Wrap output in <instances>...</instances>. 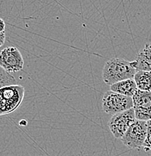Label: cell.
I'll use <instances>...</instances> for the list:
<instances>
[{"label":"cell","instance_id":"6da1fadb","mask_svg":"<svg viewBox=\"0 0 151 156\" xmlns=\"http://www.w3.org/2000/svg\"><path fill=\"white\" fill-rule=\"evenodd\" d=\"M136 71L131 62L120 58H112L104 66L102 79L107 85L111 86L123 80L134 78Z\"/></svg>","mask_w":151,"mask_h":156},{"label":"cell","instance_id":"7a4b0ae2","mask_svg":"<svg viewBox=\"0 0 151 156\" xmlns=\"http://www.w3.org/2000/svg\"><path fill=\"white\" fill-rule=\"evenodd\" d=\"M25 88L19 84L0 88V116L9 114L17 110L22 104Z\"/></svg>","mask_w":151,"mask_h":156},{"label":"cell","instance_id":"3957f363","mask_svg":"<svg viewBox=\"0 0 151 156\" xmlns=\"http://www.w3.org/2000/svg\"><path fill=\"white\" fill-rule=\"evenodd\" d=\"M102 110L105 113L114 115L132 108L134 105L131 97L110 90L104 94L102 99Z\"/></svg>","mask_w":151,"mask_h":156},{"label":"cell","instance_id":"277c9868","mask_svg":"<svg viewBox=\"0 0 151 156\" xmlns=\"http://www.w3.org/2000/svg\"><path fill=\"white\" fill-rule=\"evenodd\" d=\"M147 129V121L136 119L120 139L122 143L129 149H140L144 145Z\"/></svg>","mask_w":151,"mask_h":156},{"label":"cell","instance_id":"5b68a950","mask_svg":"<svg viewBox=\"0 0 151 156\" xmlns=\"http://www.w3.org/2000/svg\"><path fill=\"white\" fill-rule=\"evenodd\" d=\"M136 120L134 107L113 115L108 122L111 134L117 139L120 140L131 125Z\"/></svg>","mask_w":151,"mask_h":156},{"label":"cell","instance_id":"8992f818","mask_svg":"<svg viewBox=\"0 0 151 156\" xmlns=\"http://www.w3.org/2000/svg\"><path fill=\"white\" fill-rule=\"evenodd\" d=\"M0 66L9 73L23 70L24 60L20 51L15 47H7L0 52Z\"/></svg>","mask_w":151,"mask_h":156},{"label":"cell","instance_id":"52a82bcc","mask_svg":"<svg viewBox=\"0 0 151 156\" xmlns=\"http://www.w3.org/2000/svg\"><path fill=\"white\" fill-rule=\"evenodd\" d=\"M131 64L137 71H151V43L144 45V48L138 53L135 60L131 62Z\"/></svg>","mask_w":151,"mask_h":156},{"label":"cell","instance_id":"ba28073f","mask_svg":"<svg viewBox=\"0 0 151 156\" xmlns=\"http://www.w3.org/2000/svg\"><path fill=\"white\" fill-rule=\"evenodd\" d=\"M137 89V86L133 78L123 80L116 83L112 84L110 87V90L129 97H132Z\"/></svg>","mask_w":151,"mask_h":156},{"label":"cell","instance_id":"9c48e42d","mask_svg":"<svg viewBox=\"0 0 151 156\" xmlns=\"http://www.w3.org/2000/svg\"><path fill=\"white\" fill-rule=\"evenodd\" d=\"M133 79L138 89L151 91V71L138 70L136 71Z\"/></svg>","mask_w":151,"mask_h":156},{"label":"cell","instance_id":"30bf717a","mask_svg":"<svg viewBox=\"0 0 151 156\" xmlns=\"http://www.w3.org/2000/svg\"><path fill=\"white\" fill-rule=\"evenodd\" d=\"M134 107H145L151 103V91L137 89L132 97Z\"/></svg>","mask_w":151,"mask_h":156},{"label":"cell","instance_id":"8fae6325","mask_svg":"<svg viewBox=\"0 0 151 156\" xmlns=\"http://www.w3.org/2000/svg\"><path fill=\"white\" fill-rule=\"evenodd\" d=\"M136 119L148 121L151 119V103L145 107H135Z\"/></svg>","mask_w":151,"mask_h":156},{"label":"cell","instance_id":"7c38bea8","mask_svg":"<svg viewBox=\"0 0 151 156\" xmlns=\"http://www.w3.org/2000/svg\"><path fill=\"white\" fill-rule=\"evenodd\" d=\"M14 84H17V80L14 76L0 66V88Z\"/></svg>","mask_w":151,"mask_h":156},{"label":"cell","instance_id":"4fadbf2b","mask_svg":"<svg viewBox=\"0 0 151 156\" xmlns=\"http://www.w3.org/2000/svg\"><path fill=\"white\" fill-rule=\"evenodd\" d=\"M147 122V134H146L145 140H144L143 148L146 152L151 151V119Z\"/></svg>","mask_w":151,"mask_h":156},{"label":"cell","instance_id":"5bb4252c","mask_svg":"<svg viewBox=\"0 0 151 156\" xmlns=\"http://www.w3.org/2000/svg\"><path fill=\"white\" fill-rule=\"evenodd\" d=\"M5 38H6L5 31V32H0V48H1V47L5 44Z\"/></svg>","mask_w":151,"mask_h":156},{"label":"cell","instance_id":"9a60e30c","mask_svg":"<svg viewBox=\"0 0 151 156\" xmlns=\"http://www.w3.org/2000/svg\"><path fill=\"white\" fill-rule=\"evenodd\" d=\"M5 31V23L2 19L0 18V32Z\"/></svg>","mask_w":151,"mask_h":156}]
</instances>
